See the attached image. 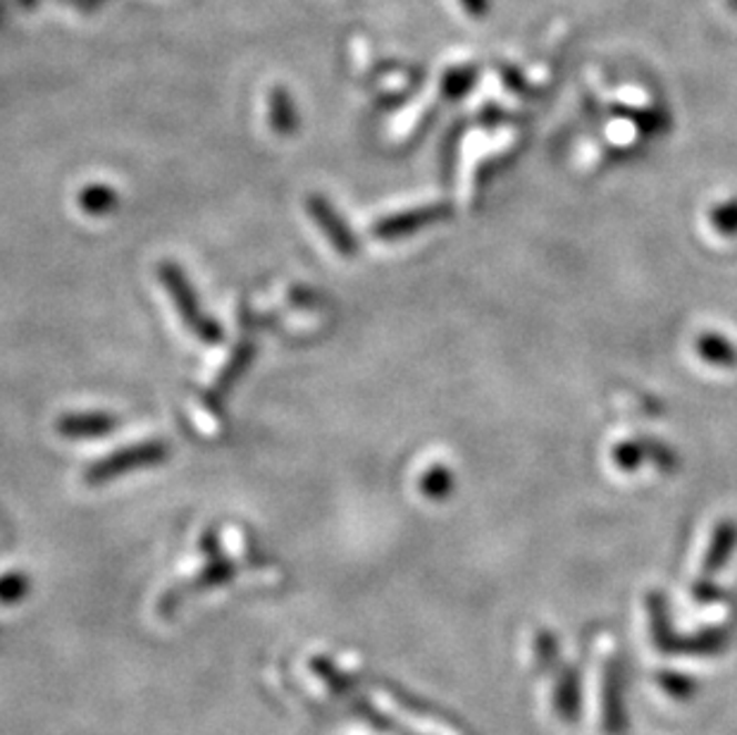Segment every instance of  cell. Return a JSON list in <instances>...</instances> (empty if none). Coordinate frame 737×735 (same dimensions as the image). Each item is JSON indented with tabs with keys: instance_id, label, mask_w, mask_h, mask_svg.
<instances>
[{
	"instance_id": "2",
	"label": "cell",
	"mask_w": 737,
	"mask_h": 735,
	"mask_svg": "<svg viewBox=\"0 0 737 735\" xmlns=\"http://www.w3.org/2000/svg\"><path fill=\"white\" fill-rule=\"evenodd\" d=\"M170 453L172 451L163 440H146V442L117 449L113 453H108V457L93 461L84 471V482L91 484V488H99V484H105L120 476L161 466L167 461Z\"/></svg>"
},
{
	"instance_id": "14",
	"label": "cell",
	"mask_w": 737,
	"mask_h": 735,
	"mask_svg": "<svg viewBox=\"0 0 737 735\" xmlns=\"http://www.w3.org/2000/svg\"><path fill=\"white\" fill-rule=\"evenodd\" d=\"M101 3H103V0H82V8L84 10H96Z\"/></svg>"
},
{
	"instance_id": "6",
	"label": "cell",
	"mask_w": 737,
	"mask_h": 735,
	"mask_svg": "<svg viewBox=\"0 0 737 735\" xmlns=\"http://www.w3.org/2000/svg\"><path fill=\"white\" fill-rule=\"evenodd\" d=\"M268 120L270 127L282 134L289 136L296 130H299V111H296V103L291 99V93L285 86H273L268 93Z\"/></svg>"
},
{
	"instance_id": "7",
	"label": "cell",
	"mask_w": 737,
	"mask_h": 735,
	"mask_svg": "<svg viewBox=\"0 0 737 735\" xmlns=\"http://www.w3.org/2000/svg\"><path fill=\"white\" fill-rule=\"evenodd\" d=\"M254 358H256V344L254 341H242L237 349L232 351L229 356V361L225 364L223 372L217 375V380H215V392L219 397H225L229 389L239 382L242 375L248 370V366L254 364Z\"/></svg>"
},
{
	"instance_id": "12",
	"label": "cell",
	"mask_w": 737,
	"mask_h": 735,
	"mask_svg": "<svg viewBox=\"0 0 737 735\" xmlns=\"http://www.w3.org/2000/svg\"><path fill=\"white\" fill-rule=\"evenodd\" d=\"M27 590V581L24 575H8L3 583H0V594H3L6 600H20Z\"/></svg>"
},
{
	"instance_id": "9",
	"label": "cell",
	"mask_w": 737,
	"mask_h": 735,
	"mask_svg": "<svg viewBox=\"0 0 737 735\" xmlns=\"http://www.w3.org/2000/svg\"><path fill=\"white\" fill-rule=\"evenodd\" d=\"M475 70L473 68H453L444 76V96L447 99H461L463 93L473 86Z\"/></svg>"
},
{
	"instance_id": "13",
	"label": "cell",
	"mask_w": 737,
	"mask_h": 735,
	"mask_svg": "<svg viewBox=\"0 0 737 735\" xmlns=\"http://www.w3.org/2000/svg\"><path fill=\"white\" fill-rule=\"evenodd\" d=\"M461 6L470 18H484L490 12V0H461Z\"/></svg>"
},
{
	"instance_id": "10",
	"label": "cell",
	"mask_w": 737,
	"mask_h": 735,
	"mask_svg": "<svg viewBox=\"0 0 737 735\" xmlns=\"http://www.w3.org/2000/svg\"><path fill=\"white\" fill-rule=\"evenodd\" d=\"M449 490H451V476L442 466H434L432 471L422 478V492H426L428 497L439 499V497H444Z\"/></svg>"
},
{
	"instance_id": "16",
	"label": "cell",
	"mask_w": 737,
	"mask_h": 735,
	"mask_svg": "<svg viewBox=\"0 0 737 735\" xmlns=\"http://www.w3.org/2000/svg\"><path fill=\"white\" fill-rule=\"evenodd\" d=\"M728 8H730L733 12H737V0H728Z\"/></svg>"
},
{
	"instance_id": "1",
	"label": "cell",
	"mask_w": 737,
	"mask_h": 735,
	"mask_svg": "<svg viewBox=\"0 0 737 735\" xmlns=\"http://www.w3.org/2000/svg\"><path fill=\"white\" fill-rule=\"evenodd\" d=\"M158 277H161V283L165 285L167 294L172 296V302H175L180 318L184 320L186 327H190V333L196 335L201 341H206V344L223 341V337H225L223 327H219V323L215 318H211V316H206V313H203L201 302L196 296V289L190 283V277L184 275V270L180 268V265L172 263V261L161 263L158 265Z\"/></svg>"
},
{
	"instance_id": "11",
	"label": "cell",
	"mask_w": 737,
	"mask_h": 735,
	"mask_svg": "<svg viewBox=\"0 0 737 735\" xmlns=\"http://www.w3.org/2000/svg\"><path fill=\"white\" fill-rule=\"evenodd\" d=\"M735 542V530L733 525H726V528H720L718 530V535H716V542H714V550H712V559H714V564L712 569H716L720 561H726L728 552H730V547Z\"/></svg>"
},
{
	"instance_id": "8",
	"label": "cell",
	"mask_w": 737,
	"mask_h": 735,
	"mask_svg": "<svg viewBox=\"0 0 737 735\" xmlns=\"http://www.w3.org/2000/svg\"><path fill=\"white\" fill-rule=\"evenodd\" d=\"M117 192L108 184H89L80 194V206L89 215H105L117 206Z\"/></svg>"
},
{
	"instance_id": "4",
	"label": "cell",
	"mask_w": 737,
	"mask_h": 735,
	"mask_svg": "<svg viewBox=\"0 0 737 735\" xmlns=\"http://www.w3.org/2000/svg\"><path fill=\"white\" fill-rule=\"evenodd\" d=\"M447 215H449V206H442V203H437V206H422V208L389 215L372 227V237L382 239V242H395L401 237H409V234H413L416 229L428 227L437 221H444Z\"/></svg>"
},
{
	"instance_id": "5",
	"label": "cell",
	"mask_w": 737,
	"mask_h": 735,
	"mask_svg": "<svg viewBox=\"0 0 737 735\" xmlns=\"http://www.w3.org/2000/svg\"><path fill=\"white\" fill-rule=\"evenodd\" d=\"M120 426V418L110 414H65L58 418V432L70 440H86V437H103L115 432Z\"/></svg>"
},
{
	"instance_id": "15",
	"label": "cell",
	"mask_w": 737,
	"mask_h": 735,
	"mask_svg": "<svg viewBox=\"0 0 737 735\" xmlns=\"http://www.w3.org/2000/svg\"><path fill=\"white\" fill-rule=\"evenodd\" d=\"M34 3H37V0H20V6H22L24 10H29V8H34Z\"/></svg>"
},
{
	"instance_id": "3",
	"label": "cell",
	"mask_w": 737,
	"mask_h": 735,
	"mask_svg": "<svg viewBox=\"0 0 737 735\" xmlns=\"http://www.w3.org/2000/svg\"><path fill=\"white\" fill-rule=\"evenodd\" d=\"M306 208L313 221H316V225L325 232L327 242L337 248L339 256L354 258L358 254V242L354 237L351 227L323 194H310L306 198Z\"/></svg>"
}]
</instances>
